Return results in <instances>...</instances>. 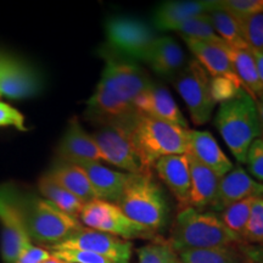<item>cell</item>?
<instances>
[{"mask_svg": "<svg viewBox=\"0 0 263 263\" xmlns=\"http://www.w3.org/2000/svg\"><path fill=\"white\" fill-rule=\"evenodd\" d=\"M209 16L211 18L216 33L227 45L235 49H244V50L250 49L248 43L242 37L238 21L232 15L219 8L217 2L211 11L209 12Z\"/></svg>", "mask_w": 263, "mask_h": 263, "instance_id": "obj_27", "label": "cell"}, {"mask_svg": "<svg viewBox=\"0 0 263 263\" xmlns=\"http://www.w3.org/2000/svg\"><path fill=\"white\" fill-rule=\"evenodd\" d=\"M174 32H178L180 37L200 39V41L212 42L216 44H224V42L218 37L213 28L209 14H202L185 20L174 28Z\"/></svg>", "mask_w": 263, "mask_h": 263, "instance_id": "obj_28", "label": "cell"}, {"mask_svg": "<svg viewBox=\"0 0 263 263\" xmlns=\"http://www.w3.org/2000/svg\"><path fill=\"white\" fill-rule=\"evenodd\" d=\"M80 219L89 229L124 240L150 239L155 235L154 230L128 218L116 203L104 200L95 199L85 203Z\"/></svg>", "mask_w": 263, "mask_h": 263, "instance_id": "obj_9", "label": "cell"}, {"mask_svg": "<svg viewBox=\"0 0 263 263\" xmlns=\"http://www.w3.org/2000/svg\"><path fill=\"white\" fill-rule=\"evenodd\" d=\"M43 263H66V262H64V261H61L60 258H58V257H55V256H52L51 254H50V256H49V258H47L45 259L44 262Z\"/></svg>", "mask_w": 263, "mask_h": 263, "instance_id": "obj_42", "label": "cell"}, {"mask_svg": "<svg viewBox=\"0 0 263 263\" xmlns=\"http://www.w3.org/2000/svg\"><path fill=\"white\" fill-rule=\"evenodd\" d=\"M189 129L138 114L133 126V143L144 170L151 172L161 157L189 153Z\"/></svg>", "mask_w": 263, "mask_h": 263, "instance_id": "obj_4", "label": "cell"}, {"mask_svg": "<svg viewBox=\"0 0 263 263\" xmlns=\"http://www.w3.org/2000/svg\"><path fill=\"white\" fill-rule=\"evenodd\" d=\"M51 255L66 263H111L108 259L90 251H84V250H52Z\"/></svg>", "mask_w": 263, "mask_h": 263, "instance_id": "obj_36", "label": "cell"}, {"mask_svg": "<svg viewBox=\"0 0 263 263\" xmlns=\"http://www.w3.org/2000/svg\"><path fill=\"white\" fill-rule=\"evenodd\" d=\"M238 24L249 48L263 54V12L241 20Z\"/></svg>", "mask_w": 263, "mask_h": 263, "instance_id": "obj_32", "label": "cell"}, {"mask_svg": "<svg viewBox=\"0 0 263 263\" xmlns=\"http://www.w3.org/2000/svg\"><path fill=\"white\" fill-rule=\"evenodd\" d=\"M18 199L31 242L50 249L83 228L80 218L61 211L48 200L34 195H20Z\"/></svg>", "mask_w": 263, "mask_h": 263, "instance_id": "obj_5", "label": "cell"}, {"mask_svg": "<svg viewBox=\"0 0 263 263\" xmlns=\"http://www.w3.org/2000/svg\"><path fill=\"white\" fill-rule=\"evenodd\" d=\"M0 127H15L26 130L24 115L5 103H0Z\"/></svg>", "mask_w": 263, "mask_h": 263, "instance_id": "obj_38", "label": "cell"}, {"mask_svg": "<svg viewBox=\"0 0 263 263\" xmlns=\"http://www.w3.org/2000/svg\"><path fill=\"white\" fill-rule=\"evenodd\" d=\"M189 155L210 168L219 178L226 176L233 170V163L221 146L218 145L215 137L206 130H189Z\"/></svg>", "mask_w": 263, "mask_h": 263, "instance_id": "obj_21", "label": "cell"}, {"mask_svg": "<svg viewBox=\"0 0 263 263\" xmlns=\"http://www.w3.org/2000/svg\"><path fill=\"white\" fill-rule=\"evenodd\" d=\"M145 62L159 77L173 81L188 65V58L174 38L161 35L154 42Z\"/></svg>", "mask_w": 263, "mask_h": 263, "instance_id": "obj_17", "label": "cell"}, {"mask_svg": "<svg viewBox=\"0 0 263 263\" xmlns=\"http://www.w3.org/2000/svg\"><path fill=\"white\" fill-rule=\"evenodd\" d=\"M139 263H182L168 241H157L138 251Z\"/></svg>", "mask_w": 263, "mask_h": 263, "instance_id": "obj_31", "label": "cell"}, {"mask_svg": "<svg viewBox=\"0 0 263 263\" xmlns=\"http://www.w3.org/2000/svg\"><path fill=\"white\" fill-rule=\"evenodd\" d=\"M48 174L59 185H61L68 193L73 194L83 202L87 203L97 199L87 174L78 164L58 160L49 170Z\"/></svg>", "mask_w": 263, "mask_h": 263, "instance_id": "obj_24", "label": "cell"}, {"mask_svg": "<svg viewBox=\"0 0 263 263\" xmlns=\"http://www.w3.org/2000/svg\"><path fill=\"white\" fill-rule=\"evenodd\" d=\"M210 80L209 73L196 60H190L173 80L174 88L185 103L190 118L196 126L209 122L215 110Z\"/></svg>", "mask_w": 263, "mask_h": 263, "instance_id": "obj_10", "label": "cell"}, {"mask_svg": "<svg viewBox=\"0 0 263 263\" xmlns=\"http://www.w3.org/2000/svg\"><path fill=\"white\" fill-rule=\"evenodd\" d=\"M116 205L132 221L154 232L166 224V196L151 172L130 174Z\"/></svg>", "mask_w": 263, "mask_h": 263, "instance_id": "obj_6", "label": "cell"}, {"mask_svg": "<svg viewBox=\"0 0 263 263\" xmlns=\"http://www.w3.org/2000/svg\"><path fill=\"white\" fill-rule=\"evenodd\" d=\"M256 106H257L258 111V118H259V126H261V139L263 140V95L256 100Z\"/></svg>", "mask_w": 263, "mask_h": 263, "instance_id": "obj_41", "label": "cell"}, {"mask_svg": "<svg viewBox=\"0 0 263 263\" xmlns=\"http://www.w3.org/2000/svg\"><path fill=\"white\" fill-rule=\"evenodd\" d=\"M138 114L149 116L163 122L176 124L188 129V122L184 118L172 94L163 85L151 83L134 101Z\"/></svg>", "mask_w": 263, "mask_h": 263, "instance_id": "obj_14", "label": "cell"}, {"mask_svg": "<svg viewBox=\"0 0 263 263\" xmlns=\"http://www.w3.org/2000/svg\"><path fill=\"white\" fill-rule=\"evenodd\" d=\"M210 89L215 104H223L238 97L244 90L242 85L224 77H211Z\"/></svg>", "mask_w": 263, "mask_h": 263, "instance_id": "obj_34", "label": "cell"}, {"mask_svg": "<svg viewBox=\"0 0 263 263\" xmlns=\"http://www.w3.org/2000/svg\"><path fill=\"white\" fill-rule=\"evenodd\" d=\"M244 239L263 244V197H255Z\"/></svg>", "mask_w": 263, "mask_h": 263, "instance_id": "obj_35", "label": "cell"}, {"mask_svg": "<svg viewBox=\"0 0 263 263\" xmlns=\"http://www.w3.org/2000/svg\"><path fill=\"white\" fill-rule=\"evenodd\" d=\"M182 263H242V259L233 246L190 250L179 254Z\"/></svg>", "mask_w": 263, "mask_h": 263, "instance_id": "obj_29", "label": "cell"}, {"mask_svg": "<svg viewBox=\"0 0 263 263\" xmlns=\"http://www.w3.org/2000/svg\"><path fill=\"white\" fill-rule=\"evenodd\" d=\"M249 171L259 183H263V140L261 138L256 139L249 147L246 155Z\"/></svg>", "mask_w": 263, "mask_h": 263, "instance_id": "obj_37", "label": "cell"}, {"mask_svg": "<svg viewBox=\"0 0 263 263\" xmlns=\"http://www.w3.org/2000/svg\"><path fill=\"white\" fill-rule=\"evenodd\" d=\"M49 256H50V252L45 249L29 244L18 256L16 263H43L49 258Z\"/></svg>", "mask_w": 263, "mask_h": 263, "instance_id": "obj_39", "label": "cell"}, {"mask_svg": "<svg viewBox=\"0 0 263 263\" xmlns=\"http://www.w3.org/2000/svg\"><path fill=\"white\" fill-rule=\"evenodd\" d=\"M64 249L90 251L108 259L111 263H129L133 244L129 240L117 238V236L83 227L70 239L54 246V248H50L51 251Z\"/></svg>", "mask_w": 263, "mask_h": 263, "instance_id": "obj_12", "label": "cell"}, {"mask_svg": "<svg viewBox=\"0 0 263 263\" xmlns=\"http://www.w3.org/2000/svg\"><path fill=\"white\" fill-rule=\"evenodd\" d=\"M216 127L236 161L246 162L250 145L261 137L255 99L244 89L236 98L219 105Z\"/></svg>", "mask_w": 263, "mask_h": 263, "instance_id": "obj_3", "label": "cell"}, {"mask_svg": "<svg viewBox=\"0 0 263 263\" xmlns=\"http://www.w3.org/2000/svg\"><path fill=\"white\" fill-rule=\"evenodd\" d=\"M250 50H251V49H250ZM251 52H252V55H254V58H255L259 78H261V81L263 83V54H262V52L256 51V50H251Z\"/></svg>", "mask_w": 263, "mask_h": 263, "instance_id": "obj_40", "label": "cell"}, {"mask_svg": "<svg viewBox=\"0 0 263 263\" xmlns=\"http://www.w3.org/2000/svg\"><path fill=\"white\" fill-rule=\"evenodd\" d=\"M216 2L200 0H174L164 2L156 6L153 15L154 28L157 31H174L179 24L195 16L209 14Z\"/></svg>", "mask_w": 263, "mask_h": 263, "instance_id": "obj_20", "label": "cell"}, {"mask_svg": "<svg viewBox=\"0 0 263 263\" xmlns=\"http://www.w3.org/2000/svg\"><path fill=\"white\" fill-rule=\"evenodd\" d=\"M233 68L238 76L242 88L255 99V101L263 95V83L259 78L257 66L254 55L250 49H235L226 44Z\"/></svg>", "mask_w": 263, "mask_h": 263, "instance_id": "obj_25", "label": "cell"}, {"mask_svg": "<svg viewBox=\"0 0 263 263\" xmlns=\"http://www.w3.org/2000/svg\"><path fill=\"white\" fill-rule=\"evenodd\" d=\"M248 197H263V183L256 182L241 166H236L219 179L211 207L213 211L222 212L232 203Z\"/></svg>", "mask_w": 263, "mask_h": 263, "instance_id": "obj_16", "label": "cell"}, {"mask_svg": "<svg viewBox=\"0 0 263 263\" xmlns=\"http://www.w3.org/2000/svg\"><path fill=\"white\" fill-rule=\"evenodd\" d=\"M241 240L215 212L186 207L174 219L168 244L179 255L190 250L230 248Z\"/></svg>", "mask_w": 263, "mask_h": 263, "instance_id": "obj_2", "label": "cell"}, {"mask_svg": "<svg viewBox=\"0 0 263 263\" xmlns=\"http://www.w3.org/2000/svg\"><path fill=\"white\" fill-rule=\"evenodd\" d=\"M108 50L132 61H143L159 35L145 20L133 15H115L105 22Z\"/></svg>", "mask_w": 263, "mask_h": 263, "instance_id": "obj_7", "label": "cell"}, {"mask_svg": "<svg viewBox=\"0 0 263 263\" xmlns=\"http://www.w3.org/2000/svg\"><path fill=\"white\" fill-rule=\"evenodd\" d=\"M217 4L238 22L263 12V0H221Z\"/></svg>", "mask_w": 263, "mask_h": 263, "instance_id": "obj_33", "label": "cell"}, {"mask_svg": "<svg viewBox=\"0 0 263 263\" xmlns=\"http://www.w3.org/2000/svg\"><path fill=\"white\" fill-rule=\"evenodd\" d=\"M160 179L178 200L180 210L189 207L190 166L188 154L161 157L154 164Z\"/></svg>", "mask_w": 263, "mask_h": 263, "instance_id": "obj_19", "label": "cell"}, {"mask_svg": "<svg viewBox=\"0 0 263 263\" xmlns=\"http://www.w3.org/2000/svg\"><path fill=\"white\" fill-rule=\"evenodd\" d=\"M255 197H248L227 207L222 211L221 221L230 232H233L239 238L244 239L245 229L248 226L250 213H251V206Z\"/></svg>", "mask_w": 263, "mask_h": 263, "instance_id": "obj_30", "label": "cell"}, {"mask_svg": "<svg viewBox=\"0 0 263 263\" xmlns=\"http://www.w3.org/2000/svg\"><path fill=\"white\" fill-rule=\"evenodd\" d=\"M151 83L145 70L136 61L106 51L103 74L87 101L85 117L105 126L129 116L136 112V99Z\"/></svg>", "mask_w": 263, "mask_h": 263, "instance_id": "obj_1", "label": "cell"}, {"mask_svg": "<svg viewBox=\"0 0 263 263\" xmlns=\"http://www.w3.org/2000/svg\"><path fill=\"white\" fill-rule=\"evenodd\" d=\"M138 112L101 126L93 134L103 161L114 164L130 174L146 173L133 143V126Z\"/></svg>", "mask_w": 263, "mask_h": 263, "instance_id": "obj_8", "label": "cell"}, {"mask_svg": "<svg viewBox=\"0 0 263 263\" xmlns=\"http://www.w3.org/2000/svg\"><path fill=\"white\" fill-rule=\"evenodd\" d=\"M190 166V193L189 207L201 210L203 207L211 206L218 189L219 177L200 163L195 157L189 155Z\"/></svg>", "mask_w": 263, "mask_h": 263, "instance_id": "obj_23", "label": "cell"}, {"mask_svg": "<svg viewBox=\"0 0 263 263\" xmlns=\"http://www.w3.org/2000/svg\"><path fill=\"white\" fill-rule=\"evenodd\" d=\"M18 197L20 194L11 186H0L2 256L4 263H16L21 252L32 244Z\"/></svg>", "mask_w": 263, "mask_h": 263, "instance_id": "obj_11", "label": "cell"}, {"mask_svg": "<svg viewBox=\"0 0 263 263\" xmlns=\"http://www.w3.org/2000/svg\"><path fill=\"white\" fill-rule=\"evenodd\" d=\"M59 160L67 163L83 164L103 161L100 150L93 136L88 134L80 121L73 117L68 122L64 137L58 147Z\"/></svg>", "mask_w": 263, "mask_h": 263, "instance_id": "obj_15", "label": "cell"}, {"mask_svg": "<svg viewBox=\"0 0 263 263\" xmlns=\"http://www.w3.org/2000/svg\"><path fill=\"white\" fill-rule=\"evenodd\" d=\"M38 189L39 193L44 196V199L50 201L59 210L76 217V218H80L85 202L74 196L73 194L68 193L61 185H59L48 173L43 174L41 177L38 182Z\"/></svg>", "mask_w": 263, "mask_h": 263, "instance_id": "obj_26", "label": "cell"}, {"mask_svg": "<svg viewBox=\"0 0 263 263\" xmlns=\"http://www.w3.org/2000/svg\"><path fill=\"white\" fill-rule=\"evenodd\" d=\"M87 174L93 186L97 199L116 203L122 195L130 173L118 172L107 168L100 162H87L80 164Z\"/></svg>", "mask_w": 263, "mask_h": 263, "instance_id": "obj_22", "label": "cell"}, {"mask_svg": "<svg viewBox=\"0 0 263 263\" xmlns=\"http://www.w3.org/2000/svg\"><path fill=\"white\" fill-rule=\"evenodd\" d=\"M41 76L31 66L0 54V95L9 99H27L42 90Z\"/></svg>", "mask_w": 263, "mask_h": 263, "instance_id": "obj_13", "label": "cell"}, {"mask_svg": "<svg viewBox=\"0 0 263 263\" xmlns=\"http://www.w3.org/2000/svg\"><path fill=\"white\" fill-rule=\"evenodd\" d=\"M186 47L192 51L195 60L202 66L211 77H224L240 83L238 76L233 68L232 61L224 44H216L212 42L200 41L188 37H182ZM241 84V83H240Z\"/></svg>", "mask_w": 263, "mask_h": 263, "instance_id": "obj_18", "label": "cell"}]
</instances>
